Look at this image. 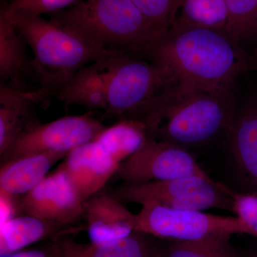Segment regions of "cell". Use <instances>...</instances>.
Wrapping results in <instances>:
<instances>
[{"instance_id": "obj_12", "label": "cell", "mask_w": 257, "mask_h": 257, "mask_svg": "<svg viewBox=\"0 0 257 257\" xmlns=\"http://www.w3.org/2000/svg\"><path fill=\"white\" fill-rule=\"evenodd\" d=\"M231 165L244 192L257 195V97L240 106L227 135Z\"/></svg>"}, {"instance_id": "obj_17", "label": "cell", "mask_w": 257, "mask_h": 257, "mask_svg": "<svg viewBox=\"0 0 257 257\" xmlns=\"http://www.w3.org/2000/svg\"><path fill=\"white\" fill-rule=\"evenodd\" d=\"M67 155L48 152L21 157L2 165L1 198L9 199L28 194L47 177L57 162Z\"/></svg>"}, {"instance_id": "obj_19", "label": "cell", "mask_w": 257, "mask_h": 257, "mask_svg": "<svg viewBox=\"0 0 257 257\" xmlns=\"http://www.w3.org/2000/svg\"><path fill=\"white\" fill-rule=\"evenodd\" d=\"M25 42L0 10V81L1 84L25 87L24 79L33 74Z\"/></svg>"}, {"instance_id": "obj_26", "label": "cell", "mask_w": 257, "mask_h": 257, "mask_svg": "<svg viewBox=\"0 0 257 257\" xmlns=\"http://www.w3.org/2000/svg\"><path fill=\"white\" fill-rule=\"evenodd\" d=\"M8 257H64L56 247L52 240L43 247L21 250Z\"/></svg>"}, {"instance_id": "obj_2", "label": "cell", "mask_w": 257, "mask_h": 257, "mask_svg": "<svg viewBox=\"0 0 257 257\" xmlns=\"http://www.w3.org/2000/svg\"><path fill=\"white\" fill-rule=\"evenodd\" d=\"M146 60L168 71L177 82L234 88L252 61L225 30L174 24Z\"/></svg>"}, {"instance_id": "obj_20", "label": "cell", "mask_w": 257, "mask_h": 257, "mask_svg": "<svg viewBox=\"0 0 257 257\" xmlns=\"http://www.w3.org/2000/svg\"><path fill=\"white\" fill-rule=\"evenodd\" d=\"M227 20L225 0H182L174 24L224 30Z\"/></svg>"}, {"instance_id": "obj_24", "label": "cell", "mask_w": 257, "mask_h": 257, "mask_svg": "<svg viewBox=\"0 0 257 257\" xmlns=\"http://www.w3.org/2000/svg\"><path fill=\"white\" fill-rule=\"evenodd\" d=\"M232 199L233 214L242 224L245 234L257 237V195L249 192H236L226 186Z\"/></svg>"}, {"instance_id": "obj_4", "label": "cell", "mask_w": 257, "mask_h": 257, "mask_svg": "<svg viewBox=\"0 0 257 257\" xmlns=\"http://www.w3.org/2000/svg\"><path fill=\"white\" fill-rule=\"evenodd\" d=\"M25 43L33 52L32 68L41 89L55 94L87 64L106 52L94 48L67 29L42 15L1 6Z\"/></svg>"}, {"instance_id": "obj_21", "label": "cell", "mask_w": 257, "mask_h": 257, "mask_svg": "<svg viewBox=\"0 0 257 257\" xmlns=\"http://www.w3.org/2000/svg\"><path fill=\"white\" fill-rule=\"evenodd\" d=\"M231 236L214 234L193 241H172L160 246V257H236Z\"/></svg>"}, {"instance_id": "obj_23", "label": "cell", "mask_w": 257, "mask_h": 257, "mask_svg": "<svg viewBox=\"0 0 257 257\" xmlns=\"http://www.w3.org/2000/svg\"><path fill=\"white\" fill-rule=\"evenodd\" d=\"M157 31L165 35L175 23L182 0H131Z\"/></svg>"}, {"instance_id": "obj_15", "label": "cell", "mask_w": 257, "mask_h": 257, "mask_svg": "<svg viewBox=\"0 0 257 257\" xmlns=\"http://www.w3.org/2000/svg\"><path fill=\"white\" fill-rule=\"evenodd\" d=\"M45 89L28 90L25 87L0 85V153L32 122V108L48 96Z\"/></svg>"}, {"instance_id": "obj_13", "label": "cell", "mask_w": 257, "mask_h": 257, "mask_svg": "<svg viewBox=\"0 0 257 257\" xmlns=\"http://www.w3.org/2000/svg\"><path fill=\"white\" fill-rule=\"evenodd\" d=\"M86 230L90 242H111L126 237L135 231L136 214L109 191L104 189L84 203Z\"/></svg>"}, {"instance_id": "obj_3", "label": "cell", "mask_w": 257, "mask_h": 257, "mask_svg": "<svg viewBox=\"0 0 257 257\" xmlns=\"http://www.w3.org/2000/svg\"><path fill=\"white\" fill-rule=\"evenodd\" d=\"M48 15L54 23L101 52H124L146 59L164 36L131 0H81Z\"/></svg>"}, {"instance_id": "obj_10", "label": "cell", "mask_w": 257, "mask_h": 257, "mask_svg": "<svg viewBox=\"0 0 257 257\" xmlns=\"http://www.w3.org/2000/svg\"><path fill=\"white\" fill-rule=\"evenodd\" d=\"M60 167L47 175L18 203L23 214L60 224L76 225L84 217V203Z\"/></svg>"}, {"instance_id": "obj_8", "label": "cell", "mask_w": 257, "mask_h": 257, "mask_svg": "<svg viewBox=\"0 0 257 257\" xmlns=\"http://www.w3.org/2000/svg\"><path fill=\"white\" fill-rule=\"evenodd\" d=\"M106 127L89 114L64 116L44 124L35 121L0 153L1 165L21 157L48 152L68 155L94 140Z\"/></svg>"}, {"instance_id": "obj_18", "label": "cell", "mask_w": 257, "mask_h": 257, "mask_svg": "<svg viewBox=\"0 0 257 257\" xmlns=\"http://www.w3.org/2000/svg\"><path fill=\"white\" fill-rule=\"evenodd\" d=\"M101 57L79 69L56 93L57 98L66 104H78L105 112L107 109L106 79Z\"/></svg>"}, {"instance_id": "obj_11", "label": "cell", "mask_w": 257, "mask_h": 257, "mask_svg": "<svg viewBox=\"0 0 257 257\" xmlns=\"http://www.w3.org/2000/svg\"><path fill=\"white\" fill-rule=\"evenodd\" d=\"M119 165L94 139L69 152L59 167L86 201L104 189Z\"/></svg>"}, {"instance_id": "obj_5", "label": "cell", "mask_w": 257, "mask_h": 257, "mask_svg": "<svg viewBox=\"0 0 257 257\" xmlns=\"http://www.w3.org/2000/svg\"><path fill=\"white\" fill-rule=\"evenodd\" d=\"M106 79L105 116L120 119L176 82L168 71L151 61L124 52L101 57Z\"/></svg>"}, {"instance_id": "obj_6", "label": "cell", "mask_w": 257, "mask_h": 257, "mask_svg": "<svg viewBox=\"0 0 257 257\" xmlns=\"http://www.w3.org/2000/svg\"><path fill=\"white\" fill-rule=\"evenodd\" d=\"M122 202L142 206L155 204L179 209L204 211L221 209L233 212L232 199L226 185L209 175L142 183H123L109 191Z\"/></svg>"}, {"instance_id": "obj_22", "label": "cell", "mask_w": 257, "mask_h": 257, "mask_svg": "<svg viewBox=\"0 0 257 257\" xmlns=\"http://www.w3.org/2000/svg\"><path fill=\"white\" fill-rule=\"evenodd\" d=\"M228 20L225 32L241 46L257 40V0H225Z\"/></svg>"}, {"instance_id": "obj_1", "label": "cell", "mask_w": 257, "mask_h": 257, "mask_svg": "<svg viewBox=\"0 0 257 257\" xmlns=\"http://www.w3.org/2000/svg\"><path fill=\"white\" fill-rule=\"evenodd\" d=\"M237 109L234 88L177 82L124 119L142 123L148 136L189 151L227 137Z\"/></svg>"}, {"instance_id": "obj_9", "label": "cell", "mask_w": 257, "mask_h": 257, "mask_svg": "<svg viewBox=\"0 0 257 257\" xmlns=\"http://www.w3.org/2000/svg\"><path fill=\"white\" fill-rule=\"evenodd\" d=\"M193 175H208L189 150L147 136L113 177L123 183L165 181Z\"/></svg>"}, {"instance_id": "obj_14", "label": "cell", "mask_w": 257, "mask_h": 257, "mask_svg": "<svg viewBox=\"0 0 257 257\" xmlns=\"http://www.w3.org/2000/svg\"><path fill=\"white\" fill-rule=\"evenodd\" d=\"M86 229V225L60 224L28 214L3 221L0 235V253L10 256L43 240L55 239Z\"/></svg>"}, {"instance_id": "obj_16", "label": "cell", "mask_w": 257, "mask_h": 257, "mask_svg": "<svg viewBox=\"0 0 257 257\" xmlns=\"http://www.w3.org/2000/svg\"><path fill=\"white\" fill-rule=\"evenodd\" d=\"M151 237L135 231L107 243H79L67 236L52 240L64 257H160V246Z\"/></svg>"}, {"instance_id": "obj_25", "label": "cell", "mask_w": 257, "mask_h": 257, "mask_svg": "<svg viewBox=\"0 0 257 257\" xmlns=\"http://www.w3.org/2000/svg\"><path fill=\"white\" fill-rule=\"evenodd\" d=\"M81 0H10L1 5L8 10H26L38 15H50L67 9Z\"/></svg>"}, {"instance_id": "obj_7", "label": "cell", "mask_w": 257, "mask_h": 257, "mask_svg": "<svg viewBox=\"0 0 257 257\" xmlns=\"http://www.w3.org/2000/svg\"><path fill=\"white\" fill-rule=\"evenodd\" d=\"M135 231L173 241H193L214 234H245L235 216L214 215L155 204L143 206L136 214Z\"/></svg>"}]
</instances>
